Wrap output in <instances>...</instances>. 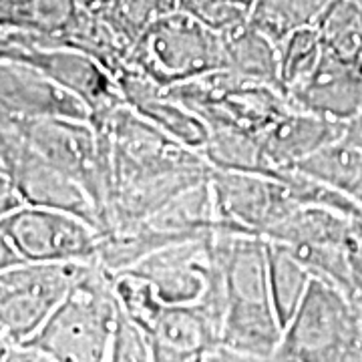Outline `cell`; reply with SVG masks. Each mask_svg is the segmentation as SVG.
<instances>
[{
  "instance_id": "6da1fadb",
  "label": "cell",
  "mask_w": 362,
  "mask_h": 362,
  "mask_svg": "<svg viewBox=\"0 0 362 362\" xmlns=\"http://www.w3.org/2000/svg\"><path fill=\"white\" fill-rule=\"evenodd\" d=\"M117 316L111 272L89 262L51 318L23 344L39 350L47 362L109 361Z\"/></svg>"
},
{
  "instance_id": "7a4b0ae2",
  "label": "cell",
  "mask_w": 362,
  "mask_h": 362,
  "mask_svg": "<svg viewBox=\"0 0 362 362\" xmlns=\"http://www.w3.org/2000/svg\"><path fill=\"white\" fill-rule=\"evenodd\" d=\"M276 362L362 361V314L340 288L312 278L284 326Z\"/></svg>"
},
{
  "instance_id": "3957f363",
  "label": "cell",
  "mask_w": 362,
  "mask_h": 362,
  "mask_svg": "<svg viewBox=\"0 0 362 362\" xmlns=\"http://www.w3.org/2000/svg\"><path fill=\"white\" fill-rule=\"evenodd\" d=\"M127 66L171 89L223 69L221 35L177 8L143 30L131 47Z\"/></svg>"
},
{
  "instance_id": "277c9868",
  "label": "cell",
  "mask_w": 362,
  "mask_h": 362,
  "mask_svg": "<svg viewBox=\"0 0 362 362\" xmlns=\"http://www.w3.org/2000/svg\"><path fill=\"white\" fill-rule=\"evenodd\" d=\"M89 262H21L0 272V332L13 344L35 337Z\"/></svg>"
},
{
  "instance_id": "5b68a950",
  "label": "cell",
  "mask_w": 362,
  "mask_h": 362,
  "mask_svg": "<svg viewBox=\"0 0 362 362\" xmlns=\"http://www.w3.org/2000/svg\"><path fill=\"white\" fill-rule=\"evenodd\" d=\"M23 262H97L101 230L77 214L23 206L0 221Z\"/></svg>"
},
{
  "instance_id": "8992f818",
  "label": "cell",
  "mask_w": 362,
  "mask_h": 362,
  "mask_svg": "<svg viewBox=\"0 0 362 362\" xmlns=\"http://www.w3.org/2000/svg\"><path fill=\"white\" fill-rule=\"evenodd\" d=\"M0 59L25 63L52 78L89 107L90 123L101 125L123 103L115 77L93 57L77 49L8 40L0 45Z\"/></svg>"
},
{
  "instance_id": "52a82bcc",
  "label": "cell",
  "mask_w": 362,
  "mask_h": 362,
  "mask_svg": "<svg viewBox=\"0 0 362 362\" xmlns=\"http://www.w3.org/2000/svg\"><path fill=\"white\" fill-rule=\"evenodd\" d=\"M0 171L13 181L25 206L71 211L101 230L89 194L40 156L18 129H0Z\"/></svg>"
},
{
  "instance_id": "ba28073f",
  "label": "cell",
  "mask_w": 362,
  "mask_h": 362,
  "mask_svg": "<svg viewBox=\"0 0 362 362\" xmlns=\"http://www.w3.org/2000/svg\"><path fill=\"white\" fill-rule=\"evenodd\" d=\"M218 228L264 235L298 206L282 180L258 173L209 171Z\"/></svg>"
},
{
  "instance_id": "9c48e42d",
  "label": "cell",
  "mask_w": 362,
  "mask_h": 362,
  "mask_svg": "<svg viewBox=\"0 0 362 362\" xmlns=\"http://www.w3.org/2000/svg\"><path fill=\"white\" fill-rule=\"evenodd\" d=\"M47 117L90 121V111L37 69L0 59V129H16L26 121Z\"/></svg>"
},
{
  "instance_id": "30bf717a",
  "label": "cell",
  "mask_w": 362,
  "mask_h": 362,
  "mask_svg": "<svg viewBox=\"0 0 362 362\" xmlns=\"http://www.w3.org/2000/svg\"><path fill=\"white\" fill-rule=\"evenodd\" d=\"M216 262L218 256L209 233L161 247L129 270L147 278L165 306H181L195 304L202 298Z\"/></svg>"
},
{
  "instance_id": "8fae6325",
  "label": "cell",
  "mask_w": 362,
  "mask_h": 362,
  "mask_svg": "<svg viewBox=\"0 0 362 362\" xmlns=\"http://www.w3.org/2000/svg\"><path fill=\"white\" fill-rule=\"evenodd\" d=\"M288 99L298 109L349 123L362 113V69L324 51L314 73Z\"/></svg>"
},
{
  "instance_id": "7c38bea8",
  "label": "cell",
  "mask_w": 362,
  "mask_h": 362,
  "mask_svg": "<svg viewBox=\"0 0 362 362\" xmlns=\"http://www.w3.org/2000/svg\"><path fill=\"white\" fill-rule=\"evenodd\" d=\"M115 81L121 90L123 103L127 107L183 145L202 151L209 137V127L202 117H197L185 105H181L169 93V89L157 85L156 81L147 78L129 66L121 71Z\"/></svg>"
},
{
  "instance_id": "4fadbf2b",
  "label": "cell",
  "mask_w": 362,
  "mask_h": 362,
  "mask_svg": "<svg viewBox=\"0 0 362 362\" xmlns=\"http://www.w3.org/2000/svg\"><path fill=\"white\" fill-rule=\"evenodd\" d=\"M344 131L346 123L292 105L290 111L280 117L270 129L264 131L258 139L278 168L292 169L320 147L340 139Z\"/></svg>"
},
{
  "instance_id": "5bb4252c",
  "label": "cell",
  "mask_w": 362,
  "mask_h": 362,
  "mask_svg": "<svg viewBox=\"0 0 362 362\" xmlns=\"http://www.w3.org/2000/svg\"><path fill=\"white\" fill-rule=\"evenodd\" d=\"M220 338V330L195 304H181L165 306L149 340L156 362H204Z\"/></svg>"
},
{
  "instance_id": "9a60e30c",
  "label": "cell",
  "mask_w": 362,
  "mask_h": 362,
  "mask_svg": "<svg viewBox=\"0 0 362 362\" xmlns=\"http://www.w3.org/2000/svg\"><path fill=\"white\" fill-rule=\"evenodd\" d=\"M282 334L284 326L270 302H228L220 342L232 350L240 362L274 361Z\"/></svg>"
},
{
  "instance_id": "2e32d148",
  "label": "cell",
  "mask_w": 362,
  "mask_h": 362,
  "mask_svg": "<svg viewBox=\"0 0 362 362\" xmlns=\"http://www.w3.org/2000/svg\"><path fill=\"white\" fill-rule=\"evenodd\" d=\"M362 220L318 206H296L284 220L272 226L262 238L286 246H342L350 247L361 232Z\"/></svg>"
},
{
  "instance_id": "e0dca14e",
  "label": "cell",
  "mask_w": 362,
  "mask_h": 362,
  "mask_svg": "<svg viewBox=\"0 0 362 362\" xmlns=\"http://www.w3.org/2000/svg\"><path fill=\"white\" fill-rule=\"evenodd\" d=\"M223 45V66L233 71L235 75L268 85L282 90L286 95L282 78H280V63H278V47L264 33L250 23L238 26L221 35ZM288 97V95H286Z\"/></svg>"
},
{
  "instance_id": "ac0fdd59",
  "label": "cell",
  "mask_w": 362,
  "mask_h": 362,
  "mask_svg": "<svg viewBox=\"0 0 362 362\" xmlns=\"http://www.w3.org/2000/svg\"><path fill=\"white\" fill-rule=\"evenodd\" d=\"M202 156L214 169L258 173L274 180H284L288 169H280L264 151L256 135L238 129H209Z\"/></svg>"
},
{
  "instance_id": "d6986e66",
  "label": "cell",
  "mask_w": 362,
  "mask_h": 362,
  "mask_svg": "<svg viewBox=\"0 0 362 362\" xmlns=\"http://www.w3.org/2000/svg\"><path fill=\"white\" fill-rule=\"evenodd\" d=\"M294 169L362 202V147L344 135L302 159Z\"/></svg>"
},
{
  "instance_id": "ffe728a7",
  "label": "cell",
  "mask_w": 362,
  "mask_h": 362,
  "mask_svg": "<svg viewBox=\"0 0 362 362\" xmlns=\"http://www.w3.org/2000/svg\"><path fill=\"white\" fill-rule=\"evenodd\" d=\"M266 242H268V286H270L272 308L280 324L286 326L306 294L312 282V274L290 252V247L272 240Z\"/></svg>"
},
{
  "instance_id": "44dd1931",
  "label": "cell",
  "mask_w": 362,
  "mask_h": 362,
  "mask_svg": "<svg viewBox=\"0 0 362 362\" xmlns=\"http://www.w3.org/2000/svg\"><path fill=\"white\" fill-rule=\"evenodd\" d=\"M332 0H252L250 25L276 45L300 28L316 26Z\"/></svg>"
},
{
  "instance_id": "7402d4cb",
  "label": "cell",
  "mask_w": 362,
  "mask_h": 362,
  "mask_svg": "<svg viewBox=\"0 0 362 362\" xmlns=\"http://www.w3.org/2000/svg\"><path fill=\"white\" fill-rule=\"evenodd\" d=\"M111 280L121 312L137 324L147 337H151L165 310V304L159 298L153 284L133 270L111 274Z\"/></svg>"
},
{
  "instance_id": "603a6c76",
  "label": "cell",
  "mask_w": 362,
  "mask_h": 362,
  "mask_svg": "<svg viewBox=\"0 0 362 362\" xmlns=\"http://www.w3.org/2000/svg\"><path fill=\"white\" fill-rule=\"evenodd\" d=\"M278 63H280V78L284 85L286 95L298 85H302L314 73L316 65L322 59V39L316 26L300 28L290 37L280 40L278 45Z\"/></svg>"
},
{
  "instance_id": "cb8c5ba5",
  "label": "cell",
  "mask_w": 362,
  "mask_h": 362,
  "mask_svg": "<svg viewBox=\"0 0 362 362\" xmlns=\"http://www.w3.org/2000/svg\"><path fill=\"white\" fill-rule=\"evenodd\" d=\"M173 11H177V0H115L99 14L131 49L147 26Z\"/></svg>"
},
{
  "instance_id": "d4e9b609",
  "label": "cell",
  "mask_w": 362,
  "mask_h": 362,
  "mask_svg": "<svg viewBox=\"0 0 362 362\" xmlns=\"http://www.w3.org/2000/svg\"><path fill=\"white\" fill-rule=\"evenodd\" d=\"M177 8L209 30L223 35L250 21L252 0H177Z\"/></svg>"
},
{
  "instance_id": "484cf974",
  "label": "cell",
  "mask_w": 362,
  "mask_h": 362,
  "mask_svg": "<svg viewBox=\"0 0 362 362\" xmlns=\"http://www.w3.org/2000/svg\"><path fill=\"white\" fill-rule=\"evenodd\" d=\"M109 361H153V352H151V340H149V337H147L133 320H129V318L121 312V308H119V316H117L115 328H113V337H111Z\"/></svg>"
},
{
  "instance_id": "4316f807",
  "label": "cell",
  "mask_w": 362,
  "mask_h": 362,
  "mask_svg": "<svg viewBox=\"0 0 362 362\" xmlns=\"http://www.w3.org/2000/svg\"><path fill=\"white\" fill-rule=\"evenodd\" d=\"M23 206L25 204H23L18 192L14 189L13 181L8 180V175H4L0 171V221L4 220V218H8L14 209H18V207Z\"/></svg>"
},
{
  "instance_id": "83f0119b",
  "label": "cell",
  "mask_w": 362,
  "mask_h": 362,
  "mask_svg": "<svg viewBox=\"0 0 362 362\" xmlns=\"http://www.w3.org/2000/svg\"><path fill=\"white\" fill-rule=\"evenodd\" d=\"M23 258L16 254V250L11 244V240L6 238V233L0 230V272L11 268L14 264H21Z\"/></svg>"
},
{
  "instance_id": "f1b7e54d",
  "label": "cell",
  "mask_w": 362,
  "mask_h": 362,
  "mask_svg": "<svg viewBox=\"0 0 362 362\" xmlns=\"http://www.w3.org/2000/svg\"><path fill=\"white\" fill-rule=\"evenodd\" d=\"M350 258H352V266H354V274H356V282H358V290H362V228L354 244H352V250H350ZM356 290V294H358Z\"/></svg>"
},
{
  "instance_id": "f546056e",
  "label": "cell",
  "mask_w": 362,
  "mask_h": 362,
  "mask_svg": "<svg viewBox=\"0 0 362 362\" xmlns=\"http://www.w3.org/2000/svg\"><path fill=\"white\" fill-rule=\"evenodd\" d=\"M78 6L81 8H85V11H89V13H103V11H107L115 0H77Z\"/></svg>"
},
{
  "instance_id": "4dcf8cb0",
  "label": "cell",
  "mask_w": 362,
  "mask_h": 362,
  "mask_svg": "<svg viewBox=\"0 0 362 362\" xmlns=\"http://www.w3.org/2000/svg\"><path fill=\"white\" fill-rule=\"evenodd\" d=\"M13 346H14L13 342H11L8 338L0 332V361H4V362L11 361V352H13Z\"/></svg>"
},
{
  "instance_id": "1f68e13d",
  "label": "cell",
  "mask_w": 362,
  "mask_h": 362,
  "mask_svg": "<svg viewBox=\"0 0 362 362\" xmlns=\"http://www.w3.org/2000/svg\"><path fill=\"white\" fill-rule=\"evenodd\" d=\"M361 206H362V202H361Z\"/></svg>"
}]
</instances>
